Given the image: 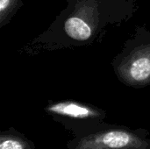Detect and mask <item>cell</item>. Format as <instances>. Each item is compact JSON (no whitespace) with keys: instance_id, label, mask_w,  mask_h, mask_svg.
Masks as SVG:
<instances>
[{"instance_id":"obj_1","label":"cell","mask_w":150,"mask_h":149,"mask_svg":"<svg viewBox=\"0 0 150 149\" xmlns=\"http://www.w3.org/2000/svg\"><path fill=\"white\" fill-rule=\"evenodd\" d=\"M119 78L130 86L142 87L150 83V37L148 41H134L115 61Z\"/></svg>"},{"instance_id":"obj_2","label":"cell","mask_w":150,"mask_h":149,"mask_svg":"<svg viewBox=\"0 0 150 149\" xmlns=\"http://www.w3.org/2000/svg\"><path fill=\"white\" fill-rule=\"evenodd\" d=\"M148 143L126 130H109L81 139L75 149H146Z\"/></svg>"},{"instance_id":"obj_3","label":"cell","mask_w":150,"mask_h":149,"mask_svg":"<svg viewBox=\"0 0 150 149\" xmlns=\"http://www.w3.org/2000/svg\"><path fill=\"white\" fill-rule=\"evenodd\" d=\"M51 114L76 119H91L101 116V112L90 105L74 101H62L52 104L46 108Z\"/></svg>"},{"instance_id":"obj_4","label":"cell","mask_w":150,"mask_h":149,"mask_svg":"<svg viewBox=\"0 0 150 149\" xmlns=\"http://www.w3.org/2000/svg\"><path fill=\"white\" fill-rule=\"evenodd\" d=\"M21 5V0H0V26H4L12 18Z\"/></svg>"},{"instance_id":"obj_5","label":"cell","mask_w":150,"mask_h":149,"mask_svg":"<svg viewBox=\"0 0 150 149\" xmlns=\"http://www.w3.org/2000/svg\"><path fill=\"white\" fill-rule=\"evenodd\" d=\"M0 149H26V144L14 137H1Z\"/></svg>"}]
</instances>
